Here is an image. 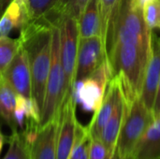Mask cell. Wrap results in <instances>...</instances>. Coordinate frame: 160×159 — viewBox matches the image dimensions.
<instances>
[{"mask_svg": "<svg viewBox=\"0 0 160 159\" xmlns=\"http://www.w3.org/2000/svg\"><path fill=\"white\" fill-rule=\"evenodd\" d=\"M88 1L89 0H62L54 11L59 16L64 13H68L78 20Z\"/></svg>", "mask_w": 160, "mask_h": 159, "instance_id": "22", "label": "cell"}, {"mask_svg": "<svg viewBox=\"0 0 160 159\" xmlns=\"http://www.w3.org/2000/svg\"><path fill=\"white\" fill-rule=\"evenodd\" d=\"M65 99V74L61 63L60 29L52 25V60L40 113L39 127L56 119Z\"/></svg>", "mask_w": 160, "mask_h": 159, "instance_id": "3", "label": "cell"}, {"mask_svg": "<svg viewBox=\"0 0 160 159\" xmlns=\"http://www.w3.org/2000/svg\"><path fill=\"white\" fill-rule=\"evenodd\" d=\"M57 24L60 29L61 63L65 74V99L73 95L77 54L79 47L78 20L70 14L64 13ZM64 99V100H65Z\"/></svg>", "mask_w": 160, "mask_h": 159, "instance_id": "5", "label": "cell"}, {"mask_svg": "<svg viewBox=\"0 0 160 159\" xmlns=\"http://www.w3.org/2000/svg\"><path fill=\"white\" fill-rule=\"evenodd\" d=\"M121 0H99L100 6V17H101V33L104 42V38L108 30L109 22L117 9Z\"/></svg>", "mask_w": 160, "mask_h": 159, "instance_id": "21", "label": "cell"}, {"mask_svg": "<svg viewBox=\"0 0 160 159\" xmlns=\"http://www.w3.org/2000/svg\"><path fill=\"white\" fill-rule=\"evenodd\" d=\"M25 50L32 79V99L40 113L52 60V24L46 19L31 21L18 38Z\"/></svg>", "mask_w": 160, "mask_h": 159, "instance_id": "2", "label": "cell"}, {"mask_svg": "<svg viewBox=\"0 0 160 159\" xmlns=\"http://www.w3.org/2000/svg\"><path fill=\"white\" fill-rule=\"evenodd\" d=\"M130 158L160 159V117L154 118L137 143Z\"/></svg>", "mask_w": 160, "mask_h": 159, "instance_id": "15", "label": "cell"}, {"mask_svg": "<svg viewBox=\"0 0 160 159\" xmlns=\"http://www.w3.org/2000/svg\"><path fill=\"white\" fill-rule=\"evenodd\" d=\"M105 59L104 42L101 36L80 39L74 84L91 76Z\"/></svg>", "mask_w": 160, "mask_h": 159, "instance_id": "8", "label": "cell"}, {"mask_svg": "<svg viewBox=\"0 0 160 159\" xmlns=\"http://www.w3.org/2000/svg\"><path fill=\"white\" fill-rule=\"evenodd\" d=\"M58 119L43 127L24 128L22 132L26 140L31 159H56Z\"/></svg>", "mask_w": 160, "mask_h": 159, "instance_id": "7", "label": "cell"}, {"mask_svg": "<svg viewBox=\"0 0 160 159\" xmlns=\"http://www.w3.org/2000/svg\"><path fill=\"white\" fill-rule=\"evenodd\" d=\"M4 142H5V136L0 132V153H1L2 147L4 145Z\"/></svg>", "mask_w": 160, "mask_h": 159, "instance_id": "28", "label": "cell"}, {"mask_svg": "<svg viewBox=\"0 0 160 159\" xmlns=\"http://www.w3.org/2000/svg\"><path fill=\"white\" fill-rule=\"evenodd\" d=\"M31 21L46 18L52 13L62 0H28Z\"/></svg>", "mask_w": 160, "mask_h": 159, "instance_id": "20", "label": "cell"}, {"mask_svg": "<svg viewBox=\"0 0 160 159\" xmlns=\"http://www.w3.org/2000/svg\"><path fill=\"white\" fill-rule=\"evenodd\" d=\"M134 1H135V3H136V4H138L141 7H142V8H143L144 5H145L146 3H148L149 1H151V0H134Z\"/></svg>", "mask_w": 160, "mask_h": 159, "instance_id": "27", "label": "cell"}, {"mask_svg": "<svg viewBox=\"0 0 160 159\" xmlns=\"http://www.w3.org/2000/svg\"><path fill=\"white\" fill-rule=\"evenodd\" d=\"M111 79L112 71L105 59L91 76L74 84L73 95L76 102L88 112H97L103 101Z\"/></svg>", "mask_w": 160, "mask_h": 159, "instance_id": "6", "label": "cell"}, {"mask_svg": "<svg viewBox=\"0 0 160 159\" xmlns=\"http://www.w3.org/2000/svg\"><path fill=\"white\" fill-rule=\"evenodd\" d=\"M31 22L28 0H11L0 16V37L22 30Z\"/></svg>", "mask_w": 160, "mask_h": 159, "instance_id": "13", "label": "cell"}, {"mask_svg": "<svg viewBox=\"0 0 160 159\" xmlns=\"http://www.w3.org/2000/svg\"><path fill=\"white\" fill-rule=\"evenodd\" d=\"M2 77L9 83L17 95L32 98V79L29 60L22 45H20L16 55Z\"/></svg>", "mask_w": 160, "mask_h": 159, "instance_id": "10", "label": "cell"}, {"mask_svg": "<svg viewBox=\"0 0 160 159\" xmlns=\"http://www.w3.org/2000/svg\"><path fill=\"white\" fill-rule=\"evenodd\" d=\"M80 39L101 36V17L99 0H89L78 19Z\"/></svg>", "mask_w": 160, "mask_h": 159, "instance_id": "16", "label": "cell"}, {"mask_svg": "<svg viewBox=\"0 0 160 159\" xmlns=\"http://www.w3.org/2000/svg\"><path fill=\"white\" fill-rule=\"evenodd\" d=\"M0 132H1V131H0Z\"/></svg>", "mask_w": 160, "mask_h": 159, "instance_id": "31", "label": "cell"}, {"mask_svg": "<svg viewBox=\"0 0 160 159\" xmlns=\"http://www.w3.org/2000/svg\"><path fill=\"white\" fill-rule=\"evenodd\" d=\"M152 33L142 7L134 0H121L110 21L104 49L112 78H119L128 106L141 96L151 54Z\"/></svg>", "mask_w": 160, "mask_h": 159, "instance_id": "1", "label": "cell"}, {"mask_svg": "<svg viewBox=\"0 0 160 159\" xmlns=\"http://www.w3.org/2000/svg\"><path fill=\"white\" fill-rule=\"evenodd\" d=\"M122 84L117 76L111 79L103 101L97 112H94L93 118L87 126L89 135L92 139H100L101 132L112 116L117 100L122 94Z\"/></svg>", "mask_w": 160, "mask_h": 159, "instance_id": "11", "label": "cell"}, {"mask_svg": "<svg viewBox=\"0 0 160 159\" xmlns=\"http://www.w3.org/2000/svg\"><path fill=\"white\" fill-rule=\"evenodd\" d=\"M19 39L9 37H0V77L9 66L20 48Z\"/></svg>", "mask_w": 160, "mask_h": 159, "instance_id": "19", "label": "cell"}, {"mask_svg": "<svg viewBox=\"0 0 160 159\" xmlns=\"http://www.w3.org/2000/svg\"><path fill=\"white\" fill-rule=\"evenodd\" d=\"M158 28H160V11H159V18H158Z\"/></svg>", "mask_w": 160, "mask_h": 159, "instance_id": "29", "label": "cell"}, {"mask_svg": "<svg viewBox=\"0 0 160 159\" xmlns=\"http://www.w3.org/2000/svg\"><path fill=\"white\" fill-rule=\"evenodd\" d=\"M160 78V38L152 33V46L149 62L145 70L140 98L153 112Z\"/></svg>", "mask_w": 160, "mask_h": 159, "instance_id": "12", "label": "cell"}, {"mask_svg": "<svg viewBox=\"0 0 160 159\" xmlns=\"http://www.w3.org/2000/svg\"><path fill=\"white\" fill-rule=\"evenodd\" d=\"M159 11L160 0H151L146 3L142 8L144 21L151 30L158 27Z\"/></svg>", "mask_w": 160, "mask_h": 159, "instance_id": "23", "label": "cell"}, {"mask_svg": "<svg viewBox=\"0 0 160 159\" xmlns=\"http://www.w3.org/2000/svg\"><path fill=\"white\" fill-rule=\"evenodd\" d=\"M8 150L3 159H31L26 140L22 131H14L8 139Z\"/></svg>", "mask_w": 160, "mask_h": 159, "instance_id": "18", "label": "cell"}, {"mask_svg": "<svg viewBox=\"0 0 160 159\" xmlns=\"http://www.w3.org/2000/svg\"><path fill=\"white\" fill-rule=\"evenodd\" d=\"M153 115H154V118L160 117V78L159 82H158L157 95H156L155 104H154V108H153Z\"/></svg>", "mask_w": 160, "mask_h": 159, "instance_id": "25", "label": "cell"}, {"mask_svg": "<svg viewBox=\"0 0 160 159\" xmlns=\"http://www.w3.org/2000/svg\"><path fill=\"white\" fill-rule=\"evenodd\" d=\"M128 159H131V158H128Z\"/></svg>", "mask_w": 160, "mask_h": 159, "instance_id": "30", "label": "cell"}, {"mask_svg": "<svg viewBox=\"0 0 160 159\" xmlns=\"http://www.w3.org/2000/svg\"><path fill=\"white\" fill-rule=\"evenodd\" d=\"M10 1H11V0H0V16L2 15L3 11L5 10V9H4L5 6H6V5L8 6V4Z\"/></svg>", "mask_w": 160, "mask_h": 159, "instance_id": "26", "label": "cell"}, {"mask_svg": "<svg viewBox=\"0 0 160 159\" xmlns=\"http://www.w3.org/2000/svg\"><path fill=\"white\" fill-rule=\"evenodd\" d=\"M154 121V115L137 97L127 108L126 115L121 126L113 159H128L146 131Z\"/></svg>", "mask_w": 160, "mask_h": 159, "instance_id": "4", "label": "cell"}, {"mask_svg": "<svg viewBox=\"0 0 160 159\" xmlns=\"http://www.w3.org/2000/svg\"><path fill=\"white\" fill-rule=\"evenodd\" d=\"M89 159H112L108 149L99 139L91 138Z\"/></svg>", "mask_w": 160, "mask_h": 159, "instance_id": "24", "label": "cell"}, {"mask_svg": "<svg viewBox=\"0 0 160 159\" xmlns=\"http://www.w3.org/2000/svg\"><path fill=\"white\" fill-rule=\"evenodd\" d=\"M74 95L67 97L58 114L57 127V154L56 159H68L76 135L78 120L76 117Z\"/></svg>", "mask_w": 160, "mask_h": 159, "instance_id": "9", "label": "cell"}, {"mask_svg": "<svg viewBox=\"0 0 160 159\" xmlns=\"http://www.w3.org/2000/svg\"><path fill=\"white\" fill-rule=\"evenodd\" d=\"M127 108H128V105L124 97V93L122 92V94L120 95L117 100L113 112L112 116L110 117V119L108 120L107 124L105 125L100 135L99 140L104 143V145L108 149L112 159H113L118 136L120 133L122 123L126 115Z\"/></svg>", "mask_w": 160, "mask_h": 159, "instance_id": "14", "label": "cell"}, {"mask_svg": "<svg viewBox=\"0 0 160 159\" xmlns=\"http://www.w3.org/2000/svg\"><path fill=\"white\" fill-rule=\"evenodd\" d=\"M17 94L9 83L0 77V121L4 122L11 129V132L17 131L18 126L15 121V107Z\"/></svg>", "mask_w": 160, "mask_h": 159, "instance_id": "17", "label": "cell"}]
</instances>
